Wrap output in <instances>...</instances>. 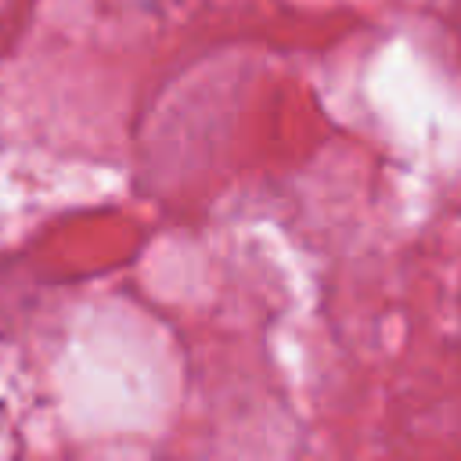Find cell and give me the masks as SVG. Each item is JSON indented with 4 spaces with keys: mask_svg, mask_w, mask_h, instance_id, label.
Here are the masks:
<instances>
[]
</instances>
